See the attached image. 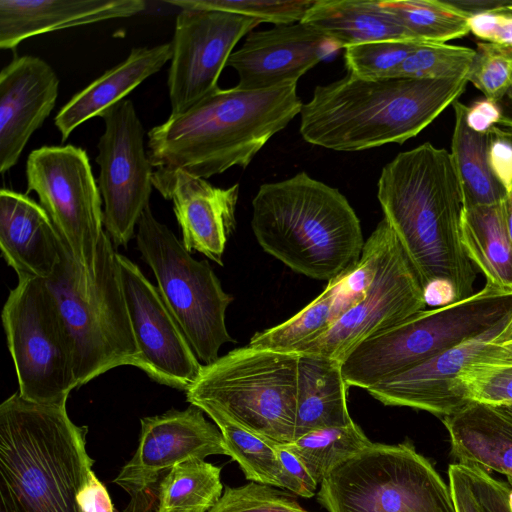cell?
<instances>
[{
  "instance_id": "1",
  "label": "cell",
  "mask_w": 512,
  "mask_h": 512,
  "mask_svg": "<svg viewBox=\"0 0 512 512\" xmlns=\"http://www.w3.org/2000/svg\"><path fill=\"white\" fill-rule=\"evenodd\" d=\"M377 198L423 287L449 282L457 301L474 292L476 269L460 240L463 200L451 154L430 143L386 164Z\"/></svg>"
},
{
  "instance_id": "2",
  "label": "cell",
  "mask_w": 512,
  "mask_h": 512,
  "mask_svg": "<svg viewBox=\"0 0 512 512\" xmlns=\"http://www.w3.org/2000/svg\"><path fill=\"white\" fill-rule=\"evenodd\" d=\"M297 83L267 89L217 88L148 131L153 167L207 179L246 168L260 149L302 109Z\"/></svg>"
},
{
  "instance_id": "3",
  "label": "cell",
  "mask_w": 512,
  "mask_h": 512,
  "mask_svg": "<svg viewBox=\"0 0 512 512\" xmlns=\"http://www.w3.org/2000/svg\"><path fill=\"white\" fill-rule=\"evenodd\" d=\"M87 426L66 404L12 394L0 405L1 512H83L78 495L94 473Z\"/></svg>"
},
{
  "instance_id": "4",
  "label": "cell",
  "mask_w": 512,
  "mask_h": 512,
  "mask_svg": "<svg viewBox=\"0 0 512 512\" xmlns=\"http://www.w3.org/2000/svg\"><path fill=\"white\" fill-rule=\"evenodd\" d=\"M467 83V77L363 79L348 73L315 87L300 112V133L335 151L402 144L457 101Z\"/></svg>"
},
{
  "instance_id": "5",
  "label": "cell",
  "mask_w": 512,
  "mask_h": 512,
  "mask_svg": "<svg viewBox=\"0 0 512 512\" xmlns=\"http://www.w3.org/2000/svg\"><path fill=\"white\" fill-rule=\"evenodd\" d=\"M251 227L268 254L299 274L328 282L358 262L365 243L346 197L305 172L259 187Z\"/></svg>"
},
{
  "instance_id": "6",
  "label": "cell",
  "mask_w": 512,
  "mask_h": 512,
  "mask_svg": "<svg viewBox=\"0 0 512 512\" xmlns=\"http://www.w3.org/2000/svg\"><path fill=\"white\" fill-rule=\"evenodd\" d=\"M117 254L104 232L89 283L64 247L59 265L45 279L71 339L77 387L115 367L139 364Z\"/></svg>"
},
{
  "instance_id": "7",
  "label": "cell",
  "mask_w": 512,
  "mask_h": 512,
  "mask_svg": "<svg viewBox=\"0 0 512 512\" xmlns=\"http://www.w3.org/2000/svg\"><path fill=\"white\" fill-rule=\"evenodd\" d=\"M512 313V290L486 284L454 303L421 310L358 344L341 363L347 385L368 388L490 330Z\"/></svg>"
},
{
  "instance_id": "8",
  "label": "cell",
  "mask_w": 512,
  "mask_h": 512,
  "mask_svg": "<svg viewBox=\"0 0 512 512\" xmlns=\"http://www.w3.org/2000/svg\"><path fill=\"white\" fill-rule=\"evenodd\" d=\"M298 359L250 345L203 365L186 391L195 406H210L272 446L294 441Z\"/></svg>"
},
{
  "instance_id": "9",
  "label": "cell",
  "mask_w": 512,
  "mask_h": 512,
  "mask_svg": "<svg viewBox=\"0 0 512 512\" xmlns=\"http://www.w3.org/2000/svg\"><path fill=\"white\" fill-rule=\"evenodd\" d=\"M328 512H455L449 485L409 441L371 443L321 481Z\"/></svg>"
},
{
  "instance_id": "10",
  "label": "cell",
  "mask_w": 512,
  "mask_h": 512,
  "mask_svg": "<svg viewBox=\"0 0 512 512\" xmlns=\"http://www.w3.org/2000/svg\"><path fill=\"white\" fill-rule=\"evenodd\" d=\"M137 226L138 250L155 275L163 302L199 361L211 364L219 358L223 344L234 342L225 322L233 297L223 290L209 263L194 259L182 241L154 217L150 205Z\"/></svg>"
},
{
  "instance_id": "11",
  "label": "cell",
  "mask_w": 512,
  "mask_h": 512,
  "mask_svg": "<svg viewBox=\"0 0 512 512\" xmlns=\"http://www.w3.org/2000/svg\"><path fill=\"white\" fill-rule=\"evenodd\" d=\"M2 323L21 397L66 404L77 388L72 343L45 279H18L3 306Z\"/></svg>"
},
{
  "instance_id": "12",
  "label": "cell",
  "mask_w": 512,
  "mask_h": 512,
  "mask_svg": "<svg viewBox=\"0 0 512 512\" xmlns=\"http://www.w3.org/2000/svg\"><path fill=\"white\" fill-rule=\"evenodd\" d=\"M27 193L34 191L84 280L95 275L104 234L102 197L86 151L73 145L43 146L26 163Z\"/></svg>"
},
{
  "instance_id": "13",
  "label": "cell",
  "mask_w": 512,
  "mask_h": 512,
  "mask_svg": "<svg viewBox=\"0 0 512 512\" xmlns=\"http://www.w3.org/2000/svg\"><path fill=\"white\" fill-rule=\"evenodd\" d=\"M426 307L421 280L389 224L376 273L363 297L298 354L326 357L341 364L362 341Z\"/></svg>"
},
{
  "instance_id": "14",
  "label": "cell",
  "mask_w": 512,
  "mask_h": 512,
  "mask_svg": "<svg viewBox=\"0 0 512 512\" xmlns=\"http://www.w3.org/2000/svg\"><path fill=\"white\" fill-rule=\"evenodd\" d=\"M98 142V187L103 225L112 243L126 247L152 192V164L144 147V127L130 100L109 108Z\"/></svg>"
},
{
  "instance_id": "15",
  "label": "cell",
  "mask_w": 512,
  "mask_h": 512,
  "mask_svg": "<svg viewBox=\"0 0 512 512\" xmlns=\"http://www.w3.org/2000/svg\"><path fill=\"white\" fill-rule=\"evenodd\" d=\"M140 422L136 452L113 480L130 495L124 512H156L159 483L176 464L195 457L229 456L221 431L198 406L190 404Z\"/></svg>"
},
{
  "instance_id": "16",
  "label": "cell",
  "mask_w": 512,
  "mask_h": 512,
  "mask_svg": "<svg viewBox=\"0 0 512 512\" xmlns=\"http://www.w3.org/2000/svg\"><path fill=\"white\" fill-rule=\"evenodd\" d=\"M261 21L218 10L184 8L178 13L168 71L171 114L181 113L216 90L238 41Z\"/></svg>"
},
{
  "instance_id": "17",
  "label": "cell",
  "mask_w": 512,
  "mask_h": 512,
  "mask_svg": "<svg viewBox=\"0 0 512 512\" xmlns=\"http://www.w3.org/2000/svg\"><path fill=\"white\" fill-rule=\"evenodd\" d=\"M117 262L140 353L138 368L160 384L187 391L198 379L203 365L157 287L126 256L118 253Z\"/></svg>"
},
{
  "instance_id": "18",
  "label": "cell",
  "mask_w": 512,
  "mask_h": 512,
  "mask_svg": "<svg viewBox=\"0 0 512 512\" xmlns=\"http://www.w3.org/2000/svg\"><path fill=\"white\" fill-rule=\"evenodd\" d=\"M339 46L313 26L297 22L250 32L232 52L227 66L238 74L237 87L259 90L298 79Z\"/></svg>"
},
{
  "instance_id": "19",
  "label": "cell",
  "mask_w": 512,
  "mask_h": 512,
  "mask_svg": "<svg viewBox=\"0 0 512 512\" xmlns=\"http://www.w3.org/2000/svg\"><path fill=\"white\" fill-rule=\"evenodd\" d=\"M152 184L172 201L186 250L223 265L227 241L236 228L239 184L219 188L186 171L167 168H156Z\"/></svg>"
},
{
  "instance_id": "20",
  "label": "cell",
  "mask_w": 512,
  "mask_h": 512,
  "mask_svg": "<svg viewBox=\"0 0 512 512\" xmlns=\"http://www.w3.org/2000/svg\"><path fill=\"white\" fill-rule=\"evenodd\" d=\"M59 79L43 59L14 57L0 72V172L18 162L32 134L53 110Z\"/></svg>"
},
{
  "instance_id": "21",
  "label": "cell",
  "mask_w": 512,
  "mask_h": 512,
  "mask_svg": "<svg viewBox=\"0 0 512 512\" xmlns=\"http://www.w3.org/2000/svg\"><path fill=\"white\" fill-rule=\"evenodd\" d=\"M510 315L485 333L454 346L366 391L386 406L409 407L439 418L470 403L457 389V375L505 325Z\"/></svg>"
},
{
  "instance_id": "22",
  "label": "cell",
  "mask_w": 512,
  "mask_h": 512,
  "mask_svg": "<svg viewBox=\"0 0 512 512\" xmlns=\"http://www.w3.org/2000/svg\"><path fill=\"white\" fill-rule=\"evenodd\" d=\"M0 248L18 279H47L62 257L61 238L45 209L27 194L0 190Z\"/></svg>"
},
{
  "instance_id": "23",
  "label": "cell",
  "mask_w": 512,
  "mask_h": 512,
  "mask_svg": "<svg viewBox=\"0 0 512 512\" xmlns=\"http://www.w3.org/2000/svg\"><path fill=\"white\" fill-rule=\"evenodd\" d=\"M146 6L143 0H0V48L13 50L35 35L131 17Z\"/></svg>"
},
{
  "instance_id": "24",
  "label": "cell",
  "mask_w": 512,
  "mask_h": 512,
  "mask_svg": "<svg viewBox=\"0 0 512 512\" xmlns=\"http://www.w3.org/2000/svg\"><path fill=\"white\" fill-rule=\"evenodd\" d=\"M172 42L133 48L128 57L75 94L57 113L55 126L64 142L83 122L102 115L172 59Z\"/></svg>"
},
{
  "instance_id": "25",
  "label": "cell",
  "mask_w": 512,
  "mask_h": 512,
  "mask_svg": "<svg viewBox=\"0 0 512 512\" xmlns=\"http://www.w3.org/2000/svg\"><path fill=\"white\" fill-rule=\"evenodd\" d=\"M442 422L457 463L504 474L512 487V415L508 411L471 401Z\"/></svg>"
},
{
  "instance_id": "26",
  "label": "cell",
  "mask_w": 512,
  "mask_h": 512,
  "mask_svg": "<svg viewBox=\"0 0 512 512\" xmlns=\"http://www.w3.org/2000/svg\"><path fill=\"white\" fill-rule=\"evenodd\" d=\"M298 355L294 440L314 430L351 423L347 406L349 386L341 364L326 357Z\"/></svg>"
},
{
  "instance_id": "27",
  "label": "cell",
  "mask_w": 512,
  "mask_h": 512,
  "mask_svg": "<svg viewBox=\"0 0 512 512\" xmlns=\"http://www.w3.org/2000/svg\"><path fill=\"white\" fill-rule=\"evenodd\" d=\"M301 22L328 36L339 48L382 40L420 43L381 7L380 0H316Z\"/></svg>"
},
{
  "instance_id": "28",
  "label": "cell",
  "mask_w": 512,
  "mask_h": 512,
  "mask_svg": "<svg viewBox=\"0 0 512 512\" xmlns=\"http://www.w3.org/2000/svg\"><path fill=\"white\" fill-rule=\"evenodd\" d=\"M503 202L463 207L460 240L486 284L512 290V242Z\"/></svg>"
},
{
  "instance_id": "29",
  "label": "cell",
  "mask_w": 512,
  "mask_h": 512,
  "mask_svg": "<svg viewBox=\"0 0 512 512\" xmlns=\"http://www.w3.org/2000/svg\"><path fill=\"white\" fill-rule=\"evenodd\" d=\"M452 105L455 125L450 154L461 188L463 207L503 202L507 192L489 167L487 133H477L468 126V106L459 101Z\"/></svg>"
},
{
  "instance_id": "30",
  "label": "cell",
  "mask_w": 512,
  "mask_h": 512,
  "mask_svg": "<svg viewBox=\"0 0 512 512\" xmlns=\"http://www.w3.org/2000/svg\"><path fill=\"white\" fill-rule=\"evenodd\" d=\"M345 310L339 275L301 311L277 326L254 334L248 345L298 354L305 345L323 335Z\"/></svg>"
},
{
  "instance_id": "31",
  "label": "cell",
  "mask_w": 512,
  "mask_h": 512,
  "mask_svg": "<svg viewBox=\"0 0 512 512\" xmlns=\"http://www.w3.org/2000/svg\"><path fill=\"white\" fill-rule=\"evenodd\" d=\"M221 468L201 458L173 466L158 487L156 512H208L221 498Z\"/></svg>"
},
{
  "instance_id": "32",
  "label": "cell",
  "mask_w": 512,
  "mask_h": 512,
  "mask_svg": "<svg viewBox=\"0 0 512 512\" xmlns=\"http://www.w3.org/2000/svg\"><path fill=\"white\" fill-rule=\"evenodd\" d=\"M388 12L416 41L442 44L470 32V14L450 1L380 0Z\"/></svg>"
},
{
  "instance_id": "33",
  "label": "cell",
  "mask_w": 512,
  "mask_h": 512,
  "mask_svg": "<svg viewBox=\"0 0 512 512\" xmlns=\"http://www.w3.org/2000/svg\"><path fill=\"white\" fill-rule=\"evenodd\" d=\"M372 442L352 421L345 426L311 431L286 444L320 485L336 466L356 455Z\"/></svg>"
},
{
  "instance_id": "34",
  "label": "cell",
  "mask_w": 512,
  "mask_h": 512,
  "mask_svg": "<svg viewBox=\"0 0 512 512\" xmlns=\"http://www.w3.org/2000/svg\"><path fill=\"white\" fill-rule=\"evenodd\" d=\"M222 433L229 456L249 481L280 487L281 467L275 446L238 426L210 406H199Z\"/></svg>"
},
{
  "instance_id": "35",
  "label": "cell",
  "mask_w": 512,
  "mask_h": 512,
  "mask_svg": "<svg viewBox=\"0 0 512 512\" xmlns=\"http://www.w3.org/2000/svg\"><path fill=\"white\" fill-rule=\"evenodd\" d=\"M475 49L442 44L418 46L396 70L393 78L454 79L467 77Z\"/></svg>"
},
{
  "instance_id": "36",
  "label": "cell",
  "mask_w": 512,
  "mask_h": 512,
  "mask_svg": "<svg viewBox=\"0 0 512 512\" xmlns=\"http://www.w3.org/2000/svg\"><path fill=\"white\" fill-rule=\"evenodd\" d=\"M421 43L382 40L345 48L349 74L363 79L393 78L396 70Z\"/></svg>"
},
{
  "instance_id": "37",
  "label": "cell",
  "mask_w": 512,
  "mask_h": 512,
  "mask_svg": "<svg viewBox=\"0 0 512 512\" xmlns=\"http://www.w3.org/2000/svg\"><path fill=\"white\" fill-rule=\"evenodd\" d=\"M316 0H168L184 8H199L236 13L276 25L301 22Z\"/></svg>"
},
{
  "instance_id": "38",
  "label": "cell",
  "mask_w": 512,
  "mask_h": 512,
  "mask_svg": "<svg viewBox=\"0 0 512 512\" xmlns=\"http://www.w3.org/2000/svg\"><path fill=\"white\" fill-rule=\"evenodd\" d=\"M467 80L486 99L497 103L507 95L512 102V46L477 42Z\"/></svg>"
},
{
  "instance_id": "39",
  "label": "cell",
  "mask_w": 512,
  "mask_h": 512,
  "mask_svg": "<svg viewBox=\"0 0 512 512\" xmlns=\"http://www.w3.org/2000/svg\"><path fill=\"white\" fill-rule=\"evenodd\" d=\"M208 512H308L291 494L275 486L250 481L226 487Z\"/></svg>"
},
{
  "instance_id": "40",
  "label": "cell",
  "mask_w": 512,
  "mask_h": 512,
  "mask_svg": "<svg viewBox=\"0 0 512 512\" xmlns=\"http://www.w3.org/2000/svg\"><path fill=\"white\" fill-rule=\"evenodd\" d=\"M455 385L470 402L512 404V367L468 363L457 375Z\"/></svg>"
},
{
  "instance_id": "41",
  "label": "cell",
  "mask_w": 512,
  "mask_h": 512,
  "mask_svg": "<svg viewBox=\"0 0 512 512\" xmlns=\"http://www.w3.org/2000/svg\"><path fill=\"white\" fill-rule=\"evenodd\" d=\"M463 467L485 512H512L509 503L512 488L508 483L494 478L489 471L479 466Z\"/></svg>"
},
{
  "instance_id": "42",
  "label": "cell",
  "mask_w": 512,
  "mask_h": 512,
  "mask_svg": "<svg viewBox=\"0 0 512 512\" xmlns=\"http://www.w3.org/2000/svg\"><path fill=\"white\" fill-rule=\"evenodd\" d=\"M487 158L497 181L506 190L512 189V127L495 125L487 132Z\"/></svg>"
},
{
  "instance_id": "43",
  "label": "cell",
  "mask_w": 512,
  "mask_h": 512,
  "mask_svg": "<svg viewBox=\"0 0 512 512\" xmlns=\"http://www.w3.org/2000/svg\"><path fill=\"white\" fill-rule=\"evenodd\" d=\"M275 450L281 467L279 488L303 498L313 497L316 494L318 483L303 463L286 445L275 446Z\"/></svg>"
},
{
  "instance_id": "44",
  "label": "cell",
  "mask_w": 512,
  "mask_h": 512,
  "mask_svg": "<svg viewBox=\"0 0 512 512\" xmlns=\"http://www.w3.org/2000/svg\"><path fill=\"white\" fill-rule=\"evenodd\" d=\"M470 32L484 42L512 46V12L487 11L471 14Z\"/></svg>"
},
{
  "instance_id": "45",
  "label": "cell",
  "mask_w": 512,
  "mask_h": 512,
  "mask_svg": "<svg viewBox=\"0 0 512 512\" xmlns=\"http://www.w3.org/2000/svg\"><path fill=\"white\" fill-rule=\"evenodd\" d=\"M469 363L512 367V313L502 329Z\"/></svg>"
},
{
  "instance_id": "46",
  "label": "cell",
  "mask_w": 512,
  "mask_h": 512,
  "mask_svg": "<svg viewBox=\"0 0 512 512\" xmlns=\"http://www.w3.org/2000/svg\"><path fill=\"white\" fill-rule=\"evenodd\" d=\"M448 485L455 512H485L462 464L454 463L448 467Z\"/></svg>"
},
{
  "instance_id": "47",
  "label": "cell",
  "mask_w": 512,
  "mask_h": 512,
  "mask_svg": "<svg viewBox=\"0 0 512 512\" xmlns=\"http://www.w3.org/2000/svg\"><path fill=\"white\" fill-rule=\"evenodd\" d=\"M504 117L497 103L485 98L468 106L466 121L473 131L487 133L491 127L501 124Z\"/></svg>"
},
{
  "instance_id": "48",
  "label": "cell",
  "mask_w": 512,
  "mask_h": 512,
  "mask_svg": "<svg viewBox=\"0 0 512 512\" xmlns=\"http://www.w3.org/2000/svg\"><path fill=\"white\" fill-rule=\"evenodd\" d=\"M83 512H115L110 495L103 483L93 473L78 495Z\"/></svg>"
},
{
  "instance_id": "49",
  "label": "cell",
  "mask_w": 512,
  "mask_h": 512,
  "mask_svg": "<svg viewBox=\"0 0 512 512\" xmlns=\"http://www.w3.org/2000/svg\"><path fill=\"white\" fill-rule=\"evenodd\" d=\"M427 306L441 307L457 301L454 287L447 281L435 280L424 287Z\"/></svg>"
},
{
  "instance_id": "50",
  "label": "cell",
  "mask_w": 512,
  "mask_h": 512,
  "mask_svg": "<svg viewBox=\"0 0 512 512\" xmlns=\"http://www.w3.org/2000/svg\"><path fill=\"white\" fill-rule=\"evenodd\" d=\"M504 211H505V219H506V225L508 234L510 237V240L512 242V189L505 198L504 202Z\"/></svg>"
},
{
  "instance_id": "51",
  "label": "cell",
  "mask_w": 512,
  "mask_h": 512,
  "mask_svg": "<svg viewBox=\"0 0 512 512\" xmlns=\"http://www.w3.org/2000/svg\"><path fill=\"white\" fill-rule=\"evenodd\" d=\"M501 125H504V126H507V127H512V119L504 117Z\"/></svg>"
},
{
  "instance_id": "52",
  "label": "cell",
  "mask_w": 512,
  "mask_h": 512,
  "mask_svg": "<svg viewBox=\"0 0 512 512\" xmlns=\"http://www.w3.org/2000/svg\"><path fill=\"white\" fill-rule=\"evenodd\" d=\"M502 407L512 415V404L511 405H502Z\"/></svg>"
},
{
  "instance_id": "53",
  "label": "cell",
  "mask_w": 512,
  "mask_h": 512,
  "mask_svg": "<svg viewBox=\"0 0 512 512\" xmlns=\"http://www.w3.org/2000/svg\"><path fill=\"white\" fill-rule=\"evenodd\" d=\"M506 10L512 12V1H510V3L508 4Z\"/></svg>"
},
{
  "instance_id": "54",
  "label": "cell",
  "mask_w": 512,
  "mask_h": 512,
  "mask_svg": "<svg viewBox=\"0 0 512 512\" xmlns=\"http://www.w3.org/2000/svg\"><path fill=\"white\" fill-rule=\"evenodd\" d=\"M509 503H510V507L512 509V489H511V493H510V496H509Z\"/></svg>"
}]
</instances>
